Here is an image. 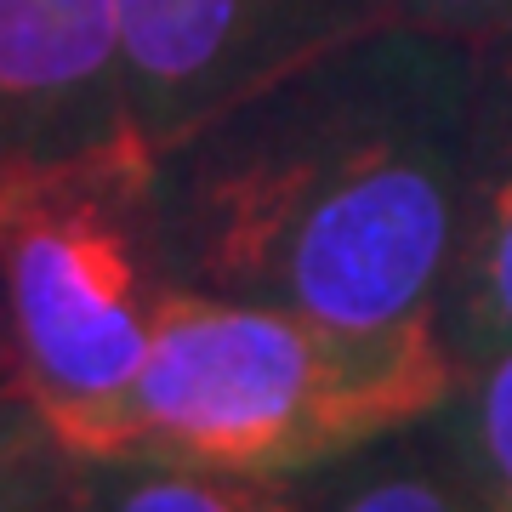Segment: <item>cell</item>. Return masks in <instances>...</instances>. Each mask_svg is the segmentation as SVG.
Listing matches in <instances>:
<instances>
[{"label":"cell","mask_w":512,"mask_h":512,"mask_svg":"<svg viewBox=\"0 0 512 512\" xmlns=\"http://www.w3.org/2000/svg\"><path fill=\"white\" fill-rule=\"evenodd\" d=\"M439 427L490 512H512V342L461 365Z\"/></svg>","instance_id":"9"},{"label":"cell","mask_w":512,"mask_h":512,"mask_svg":"<svg viewBox=\"0 0 512 512\" xmlns=\"http://www.w3.org/2000/svg\"><path fill=\"white\" fill-rule=\"evenodd\" d=\"M399 18V0H114L120 86L154 148L336 40Z\"/></svg>","instance_id":"4"},{"label":"cell","mask_w":512,"mask_h":512,"mask_svg":"<svg viewBox=\"0 0 512 512\" xmlns=\"http://www.w3.org/2000/svg\"><path fill=\"white\" fill-rule=\"evenodd\" d=\"M456 365L512 342V23L473 40L461 234L439 296Z\"/></svg>","instance_id":"6"},{"label":"cell","mask_w":512,"mask_h":512,"mask_svg":"<svg viewBox=\"0 0 512 512\" xmlns=\"http://www.w3.org/2000/svg\"><path fill=\"white\" fill-rule=\"evenodd\" d=\"M52 456H57V450H46V456H35V461H23V467H12V473H0V507H6V501H12V495H18L23 484H29V478H35Z\"/></svg>","instance_id":"14"},{"label":"cell","mask_w":512,"mask_h":512,"mask_svg":"<svg viewBox=\"0 0 512 512\" xmlns=\"http://www.w3.org/2000/svg\"><path fill=\"white\" fill-rule=\"evenodd\" d=\"M0 387L23 393V370H18V342H12V313H6V291H0Z\"/></svg>","instance_id":"13"},{"label":"cell","mask_w":512,"mask_h":512,"mask_svg":"<svg viewBox=\"0 0 512 512\" xmlns=\"http://www.w3.org/2000/svg\"><path fill=\"white\" fill-rule=\"evenodd\" d=\"M325 512H490L456 461L439 416L330 467Z\"/></svg>","instance_id":"8"},{"label":"cell","mask_w":512,"mask_h":512,"mask_svg":"<svg viewBox=\"0 0 512 512\" xmlns=\"http://www.w3.org/2000/svg\"><path fill=\"white\" fill-rule=\"evenodd\" d=\"M86 512H325L319 473H217L177 461H69Z\"/></svg>","instance_id":"7"},{"label":"cell","mask_w":512,"mask_h":512,"mask_svg":"<svg viewBox=\"0 0 512 512\" xmlns=\"http://www.w3.org/2000/svg\"><path fill=\"white\" fill-rule=\"evenodd\" d=\"M126 126L114 0H0V154L80 148Z\"/></svg>","instance_id":"5"},{"label":"cell","mask_w":512,"mask_h":512,"mask_svg":"<svg viewBox=\"0 0 512 512\" xmlns=\"http://www.w3.org/2000/svg\"><path fill=\"white\" fill-rule=\"evenodd\" d=\"M456 382L439 313L330 325L171 285L97 461L319 473L439 416Z\"/></svg>","instance_id":"2"},{"label":"cell","mask_w":512,"mask_h":512,"mask_svg":"<svg viewBox=\"0 0 512 512\" xmlns=\"http://www.w3.org/2000/svg\"><path fill=\"white\" fill-rule=\"evenodd\" d=\"M0 512H86L80 507V490H74V467L63 456H52Z\"/></svg>","instance_id":"12"},{"label":"cell","mask_w":512,"mask_h":512,"mask_svg":"<svg viewBox=\"0 0 512 512\" xmlns=\"http://www.w3.org/2000/svg\"><path fill=\"white\" fill-rule=\"evenodd\" d=\"M46 450H52V439H46V427H40L29 393L0 387V473H12V467L46 456Z\"/></svg>","instance_id":"11"},{"label":"cell","mask_w":512,"mask_h":512,"mask_svg":"<svg viewBox=\"0 0 512 512\" xmlns=\"http://www.w3.org/2000/svg\"><path fill=\"white\" fill-rule=\"evenodd\" d=\"M399 18L433 23V29H450L461 40H478L512 23V0H399Z\"/></svg>","instance_id":"10"},{"label":"cell","mask_w":512,"mask_h":512,"mask_svg":"<svg viewBox=\"0 0 512 512\" xmlns=\"http://www.w3.org/2000/svg\"><path fill=\"white\" fill-rule=\"evenodd\" d=\"M154 143L0 154V291L23 393L63 461H97L171 296Z\"/></svg>","instance_id":"3"},{"label":"cell","mask_w":512,"mask_h":512,"mask_svg":"<svg viewBox=\"0 0 512 512\" xmlns=\"http://www.w3.org/2000/svg\"><path fill=\"white\" fill-rule=\"evenodd\" d=\"M467 86L473 40L387 18L194 120L154 148L171 279L330 325L439 313Z\"/></svg>","instance_id":"1"}]
</instances>
